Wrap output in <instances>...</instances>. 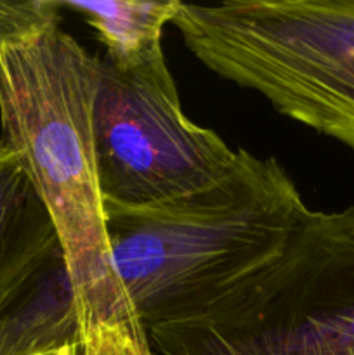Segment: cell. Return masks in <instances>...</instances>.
<instances>
[{
	"mask_svg": "<svg viewBox=\"0 0 354 355\" xmlns=\"http://www.w3.org/2000/svg\"><path fill=\"white\" fill-rule=\"evenodd\" d=\"M78 355H153L142 328L113 321L101 322L83 335Z\"/></svg>",
	"mask_w": 354,
	"mask_h": 355,
	"instance_id": "10",
	"label": "cell"
},
{
	"mask_svg": "<svg viewBox=\"0 0 354 355\" xmlns=\"http://www.w3.org/2000/svg\"><path fill=\"white\" fill-rule=\"evenodd\" d=\"M311 214L287 168L246 149L194 193L144 207L104 201L115 270L146 331L201 314L255 276Z\"/></svg>",
	"mask_w": 354,
	"mask_h": 355,
	"instance_id": "1",
	"label": "cell"
},
{
	"mask_svg": "<svg viewBox=\"0 0 354 355\" xmlns=\"http://www.w3.org/2000/svg\"><path fill=\"white\" fill-rule=\"evenodd\" d=\"M99 64L59 26L0 52L2 142L19 159L54 224L83 335L101 322L142 328L108 241L92 139Z\"/></svg>",
	"mask_w": 354,
	"mask_h": 355,
	"instance_id": "2",
	"label": "cell"
},
{
	"mask_svg": "<svg viewBox=\"0 0 354 355\" xmlns=\"http://www.w3.org/2000/svg\"><path fill=\"white\" fill-rule=\"evenodd\" d=\"M58 248L47 210L19 159L0 141V295Z\"/></svg>",
	"mask_w": 354,
	"mask_h": 355,
	"instance_id": "7",
	"label": "cell"
},
{
	"mask_svg": "<svg viewBox=\"0 0 354 355\" xmlns=\"http://www.w3.org/2000/svg\"><path fill=\"white\" fill-rule=\"evenodd\" d=\"M59 6L96 31L108 64L128 71L165 55L163 30L180 0H59Z\"/></svg>",
	"mask_w": 354,
	"mask_h": 355,
	"instance_id": "8",
	"label": "cell"
},
{
	"mask_svg": "<svg viewBox=\"0 0 354 355\" xmlns=\"http://www.w3.org/2000/svg\"><path fill=\"white\" fill-rule=\"evenodd\" d=\"M92 139L104 201L127 207L203 189L236 159L217 132L186 116L165 55L128 71L101 59Z\"/></svg>",
	"mask_w": 354,
	"mask_h": 355,
	"instance_id": "4",
	"label": "cell"
},
{
	"mask_svg": "<svg viewBox=\"0 0 354 355\" xmlns=\"http://www.w3.org/2000/svg\"><path fill=\"white\" fill-rule=\"evenodd\" d=\"M59 0L0 2V52L31 44L59 26Z\"/></svg>",
	"mask_w": 354,
	"mask_h": 355,
	"instance_id": "9",
	"label": "cell"
},
{
	"mask_svg": "<svg viewBox=\"0 0 354 355\" xmlns=\"http://www.w3.org/2000/svg\"><path fill=\"white\" fill-rule=\"evenodd\" d=\"M226 321L246 355H354V205L312 211L231 295Z\"/></svg>",
	"mask_w": 354,
	"mask_h": 355,
	"instance_id": "5",
	"label": "cell"
},
{
	"mask_svg": "<svg viewBox=\"0 0 354 355\" xmlns=\"http://www.w3.org/2000/svg\"><path fill=\"white\" fill-rule=\"evenodd\" d=\"M172 24L215 75L354 153V0L180 2Z\"/></svg>",
	"mask_w": 354,
	"mask_h": 355,
	"instance_id": "3",
	"label": "cell"
},
{
	"mask_svg": "<svg viewBox=\"0 0 354 355\" xmlns=\"http://www.w3.org/2000/svg\"><path fill=\"white\" fill-rule=\"evenodd\" d=\"M83 338L75 286L62 248L0 295V355H40Z\"/></svg>",
	"mask_w": 354,
	"mask_h": 355,
	"instance_id": "6",
	"label": "cell"
},
{
	"mask_svg": "<svg viewBox=\"0 0 354 355\" xmlns=\"http://www.w3.org/2000/svg\"><path fill=\"white\" fill-rule=\"evenodd\" d=\"M78 345H80V343H78ZM78 345L69 347V349L54 350V352H45V354H40V355H78Z\"/></svg>",
	"mask_w": 354,
	"mask_h": 355,
	"instance_id": "11",
	"label": "cell"
}]
</instances>
